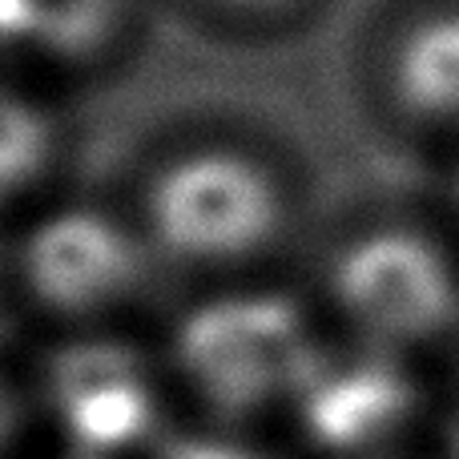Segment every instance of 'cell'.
<instances>
[{
  "mask_svg": "<svg viewBox=\"0 0 459 459\" xmlns=\"http://www.w3.org/2000/svg\"><path fill=\"white\" fill-rule=\"evenodd\" d=\"M323 302L355 351L403 359L459 331V262L420 226H367L331 254Z\"/></svg>",
  "mask_w": 459,
  "mask_h": 459,
  "instance_id": "obj_3",
  "label": "cell"
},
{
  "mask_svg": "<svg viewBox=\"0 0 459 459\" xmlns=\"http://www.w3.org/2000/svg\"><path fill=\"white\" fill-rule=\"evenodd\" d=\"M129 0H0V53L93 65L117 40Z\"/></svg>",
  "mask_w": 459,
  "mask_h": 459,
  "instance_id": "obj_7",
  "label": "cell"
},
{
  "mask_svg": "<svg viewBox=\"0 0 459 459\" xmlns=\"http://www.w3.org/2000/svg\"><path fill=\"white\" fill-rule=\"evenodd\" d=\"M158 270L134 214L101 206H61L37 218L13 262L24 307L65 331L89 334L117 326Z\"/></svg>",
  "mask_w": 459,
  "mask_h": 459,
  "instance_id": "obj_4",
  "label": "cell"
},
{
  "mask_svg": "<svg viewBox=\"0 0 459 459\" xmlns=\"http://www.w3.org/2000/svg\"><path fill=\"white\" fill-rule=\"evenodd\" d=\"M194 13L210 16L222 29L238 32H278L307 16L315 0H186Z\"/></svg>",
  "mask_w": 459,
  "mask_h": 459,
  "instance_id": "obj_8",
  "label": "cell"
},
{
  "mask_svg": "<svg viewBox=\"0 0 459 459\" xmlns=\"http://www.w3.org/2000/svg\"><path fill=\"white\" fill-rule=\"evenodd\" d=\"M129 214L161 270L234 286L286 250L299 226V190L258 145L198 137L145 169Z\"/></svg>",
  "mask_w": 459,
  "mask_h": 459,
  "instance_id": "obj_1",
  "label": "cell"
},
{
  "mask_svg": "<svg viewBox=\"0 0 459 459\" xmlns=\"http://www.w3.org/2000/svg\"><path fill=\"white\" fill-rule=\"evenodd\" d=\"M375 97L395 134L459 145V0H431L387 29L375 53Z\"/></svg>",
  "mask_w": 459,
  "mask_h": 459,
  "instance_id": "obj_5",
  "label": "cell"
},
{
  "mask_svg": "<svg viewBox=\"0 0 459 459\" xmlns=\"http://www.w3.org/2000/svg\"><path fill=\"white\" fill-rule=\"evenodd\" d=\"M310 439H326L342 452H371L383 436H395L411 411V383L395 359L359 351L351 367H331L323 359L307 391L294 403Z\"/></svg>",
  "mask_w": 459,
  "mask_h": 459,
  "instance_id": "obj_6",
  "label": "cell"
},
{
  "mask_svg": "<svg viewBox=\"0 0 459 459\" xmlns=\"http://www.w3.org/2000/svg\"><path fill=\"white\" fill-rule=\"evenodd\" d=\"M318 363L315 310L238 282L182 315L169 342V379L222 428L294 407Z\"/></svg>",
  "mask_w": 459,
  "mask_h": 459,
  "instance_id": "obj_2",
  "label": "cell"
},
{
  "mask_svg": "<svg viewBox=\"0 0 459 459\" xmlns=\"http://www.w3.org/2000/svg\"><path fill=\"white\" fill-rule=\"evenodd\" d=\"M452 198L459 206V145H455V169H452Z\"/></svg>",
  "mask_w": 459,
  "mask_h": 459,
  "instance_id": "obj_9",
  "label": "cell"
}]
</instances>
